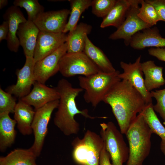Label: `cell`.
Masks as SVG:
<instances>
[{
    "label": "cell",
    "mask_w": 165,
    "mask_h": 165,
    "mask_svg": "<svg viewBox=\"0 0 165 165\" xmlns=\"http://www.w3.org/2000/svg\"><path fill=\"white\" fill-rule=\"evenodd\" d=\"M103 101L110 106L120 131L125 134L137 114L146 105L141 94L126 80H121L113 86Z\"/></svg>",
    "instance_id": "cell-1"
},
{
    "label": "cell",
    "mask_w": 165,
    "mask_h": 165,
    "mask_svg": "<svg viewBox=\"0 0 165 165\" xmlns=\"http://www.w3.org/2000/svg\"><path fill=\"white\" fill-rule=\"evenodd\" d=\"M60 95L57 110L53 119L54 125L65 135L77 134L79 131V124L75 119V116L80 114L91 119L105 118L103 116H94L89 115L87 109L79 110L77 107L75 99L83 90L80 88H74L68 80L60 79L55 87Z\"/></svg>",
    "instance_id": "cell-2"
},
{
    "label": "cell",
    "mask_w": 165,
    "mask_h": 165,
    "mask_svg": "<svg viewBox=\"0 0 165 165\" xmlns=\"http://www.w3.org/2000/svg\"><path fill=\"white\" fill-rule=\"evenodd\" d=\"M152 134L143 115L139 113L125 134L129 148L126 165H142L150 152Z\"/></svg>",
    "instance_id": "cell-3"
},
{
    "label": "cell",
    "mask_w": 165,
    "mask_h": 165,
    "mask_svg": "<svg viewBox=\"0 0 165 165\" xmlns=\"http://www.w3.org/2000/svg\"><path fill=\"white\" fill-rule=\"evenodd\" d=\"M120 73L116 70L111 73L100 72L89 76H79V85L85 90L83 97L86 102L96 108L113 86L121 80L119 77Z\"/></svg>",
    "instance_id": "cell-4"
},
{
    "label": "cell",
    "mask_w": 165,
    "mask_h": 165,
    "mask_svg": "<svg viewBox=\"0 0 165 165\" xmlns=\"http://www.w3.org/2000/svg\"><path fill=\"white\" fill-rule=\"evenodd\" d=\"M104 145L101 136L87 130L82 138L76 137L72 141L73 158L81 165H99Z\"/></svg>",
    "instance_id": "cell-5"
},
{
    "label": "cell",
    "mask_w": 165,
    "mask_h": 165,
    "mask_svg": "<svg viewBox=\"0 0 165 165\" xmlns=\"http://www.w3.org/2000/svg\"><path fill=\"white\" fill-rule=\"evenodd\" d=\"M100 125L101 136L110 155L112 165H123L128 159L129 148L123 134L112 121L103 123Z\"/></svg>",
    "instance_id": "cell-6"
},
{
    "label": "cell",
    "mask_w": 165,
    "mask_h": 165,
    "mask_svg": "<svg viewBox=\"0 0 165 165\" xmlns=\"http://www.w3.org/2000/svg\"><path fill=\"white\" fill-rule=\"evenodd\" d=\"M59 72L64 77L76 75L89 76L101 72L83 52L67 53L59 62Z\"/></svg>",
    "instance_id": "cell-7"
},
{
    "label": "cell",
    "mask_w": 165,
    "mask_h": 165,
    "mask_svg": "<svg viewBox=\"0 0 165 165\" xmlns=\"http://www.w3.org/2000/svg\"><path fill=\"white\" fill-rule=\"evenodd\" d=\"M59 99L50 102L35 111L31 124L34 136L32 145L30 148L37 157L41 153L46 137L48 132V125L52 114L57 108Z\"/></svg>",
    "instance_id": "cell-8"
},
{
    "label": "cell",
    "mask_w": 165,
    "mask_h": 165,
    "mask_svg": "<svg viewBox=\"0 0 165 165\" xmlns=\"http://www.w3.org/2000/svg\"><path fill=\"white\" fill-rule=\"evenodd\" d=\"M141 0H136L130 6L126 18L116 31L110 35L109 38L116 40L123 39L125 45H130L132 37L137 33L152 27L143 21L138 16Z\"/></svg>",
    "instance_id": "cell-9"
},
{
    "label": "cell",
    "mask_w": 165,
    "mask_h": 165,
    "mask_svg": "<svg viewBox=\"0 0 165 165\" xmlns=\"http://www.w3.org/2000/svg\"><path fill=\"white\" fill-rule=\"evenodd\" d=\"M67 51L65 42L51 54L35 62L34 68L35 81L45 84L50 78L59 72L60 61Z\"/></svg>",
    "instance_id": "cell-10"
},
{
    "label": "cell",
    "mask_w": 165,
    "mask_h": 165,
    "mask_svg": "<svg viewBox=\"0 0 165 165\" xmlns=\"http://www.w3.org/2000/svg\"><path fill=\"white\" fill-rule=\"evenodd\" d=\"M141 59L140 55L133 63L121 61L120 66L123 72L120 73L119 77L121 80L128 81L141 94L146 105H147L152 103V97L150 92L147 90L145 86L143 73L141 68Z\"/></svg>",
    "instance_id": "cell-11"
},
{
    "label": "cell",
    "mask_w": 165,
    "mask_h": 165,
    "mask_svg": "<svg viewBox=\"0 0 165 165\" xmlns=\"http://www.w3.org/2000/svg\"><path fill=\"white\" fill-rule=\"evenodd\" d=\"M35 62L33 57H26L24 64L20 69L16 70V83L9 86L6 92L21 99L31 91L32 86L35 82L34 68Z\"/></svg>",
    "instance_id": "cell-12"
},
{
    "label": "cell",
    "mask_w": 165,
    "mask_h": 165,
    "mask_svg": "<svg viewBox=\"0 0 165 165\" xmlns=\"http://www.w3.org/2000/svg\"><path fill=\"white\" fill-rule=\"evenodd\" d=\"M70 12L67 9L44 12L39 14L33 22L41 31L63 32Z\"/></svg>",
    "instance_id": "cell-13"
},
{
    "label": "cell",
    "mask_w": 165,
    "mask_h": 165,
    "mask_svg": "<svg viewBox=\"0 0 165 165\" xmlns=\"http://www.w3.org/2000/svg\"><path fill=\"white\" fill-rule=\"evenodd\" d=\"M67 34L40 31L35 47L33 58L35 62L51 54L67 40Z\"/></svg>",
    "instance_id": "cell-14"
},
{
    "label": "cell",
    "mask_w": 165,
    "mask_h": 165,
    "mask_svg": "<svg viewBox=\"0 0 165 165\" xmlns=\"http://www.w3.org/2000/svg\"><path fill=\"white\" fill-rule=\"evenodd\" d=\"M33 88L26 96L20 99L33 106L35 110L51 101L59 100V93L55 88L49 87L45 84L35 81Z\"/></svg>",
    "instance_id": "cell-15"
},
{
    "label": "cell",
    "mask_w": 165,
    "mask_h": 165,
    "mask_svg": "<svg viewBox=\"0 0 165 165\" xmlns=\"http://www.w3.org/2000/svg\"><path fill=\"white\" fill-rule=\"evenodd\" d=\"M4 20L8 21L9 32L6 41L9 49L15 53L17 52L20 46L17 32L20 24L25 22L27 20L18 7L12 6L6 10L3 15Z\"/></svg>",
    "instance_id": "cell-16"
},
{
    "label": "cell",
    "mask_w": 165,
    "mask_h": 165,
    "mask_svg": "<svg viewBox=\"0 0 165 165\" xmlns=\"http://www.w3.org/2000/svg\"><path fill=\"white\" fill-rule=\"evenodd\" d=\"M133 48L141 50L146 47H165V38L162 37L157 27L145 29L138 32L132 38L130 44Z\"/></svg>",
    "instance_id": "cell-17"
},
{
    "label": "cell",
    "mask_w": 165,
    "mask_h": 165,
    "mask_svg": "<svg viewBox=\"0 0 165 165\" xmlns=\"http://www.w3.org/2000/svg\"><path fill=\"white\" fill-rule=\"evenodd\" d=\"M39 29L32 21L27 20L20 24L17 32L20 45L25 57H33Z\"/></svg>",
    "instance_id": "cell-18"
},
{
    "label": "cell",
    "mask_w": 165,
    "mask_h": 165,
    "mask_svg": "<svg viewBox=\"0 0 165 165\" xmlns=\"http://www.w3.org/2000/svg\"><path fill=\"white\" fill-rule=\"evenodd\" d=\"M35 113L31 106L19 99L14 109V118L18 130L23 135H30L33 133L31 124Z\"/></svg>",
    "instance_id": "cell-19"
},
{
    "label": "cell",
    "mask_w": 165,
    "mask_h": 165,
    "mask_svg": "<svg viewBox=\"0 0 165 165\" xmlns=\"http://www.w3.org/2000/svg\"><path fill=\"white\" fill-rule=\"evenodd\" d=\"M92 26L86 23L81 22L75 29L67 34L66 42L67 53H69L83 51L86 37L91 32Z\"/></svg>",
    "instance_id": "cell-20"
},
{
    "label": "cell",
    "mask_w": 165,
    "mask_h": 165,
    "mask_svg": "<svg viewBox=\"0 0 165 165\" xmlns=\"http://www.w3.org/2000/svg\"><path fill=\"white\" fill-rule=\"evenodd\" d=\"M136 0H117L112 8L103 19L100 27L112 26L118 28L124 21L128 11Z\"/></svg>",
    "instance_id": "cell-21"
},
{
    "label": "cell",
    "mask_w": 165,
    "mask_h": 165,
    "mask_svg": "<svg viewBox=\"0 0 165 165\" xmlns=\"http://www.w3.org/2000/svg\"><path fill=\"white\" fill-rule=\"evenodd\" d=\"M101 72L111 73L116 71L104 52L94 45L88 38L86 37L83 51Z\"/></svg>",
    "instance_id": "cell-22"
},
{
    "label": "cell",
    "mask_w": 165,
    "mask_h": 165,
    "mask_svg": "<svg viewBox=\"0 0 165 165\" xmlns=\"http://www.w3.org/2000/svg\"><path fill=\"white\" fill-rule=\"evenodd\" d=\"M9 112L0 113V151L4 152L14 144L16 132V122L10 118Z\"/></svg>",
    "instance_id": "cell-23"
},
{
    "label": "cell",
    "mask_w": 165,
    "mask_h": 165,
    "mask_svg": "<svg viewBox=\"0 0 165 165\" xmlns=\"http://www.w3.org/2000/svg\"><path fill=\"white\" fill-rule=\"evenodd\" d=\"M141 65L145 76V86L148 91L151 92L165 84V79L163 75V67L157 66L151 60L141 63Z\"/></svg>",
    "instance_id": "cell-24"
},
{
    "label": "cell",
    "mask_w": 165,
    "mask_h": 165,
    "mask_svg": "<svg viewBox=\"0 0 165 165\" xmlns=\"http://www.w3.org/2000/svg\"><path fill=\"white\" fill-rule=\"evenodd\" d=\"M37 156L30 149L16 148L0 157V165H37Z\"/></svg>",
    "instance_id": "cell-25"
},
{
    "label": "cell",
    "mask_w": 165,
    "mask_h": 165,
    "mask_svg": "<svg viewBox=\"0 0 165 165\" xmlns=\"http://www.w3.org/2000/svg\"><path fill=\"white\" fill-rule=\"evenodd\" d=\"M150 128L152 133L159 136L161 139L160 149L165 156V127L158 119L151 103L146 105L140 112Z\"/></svg>",
    "instance_id": "cell-26"
},
{
    "label": "cell",
    "mask_w": 165,
    "mask_h": 165,
    "mask_svg": "<svg viewBox=\"0 0 165 165\" xmlns=\"http://www.w3.org/2000/svg\"><path fill=\"white\" fill-rule=\"evenodd\" d=\"M71 8L70 16L63 32L74 30L78 25L80 17L85 10L91 6L92 0H69Z\"/></svg>",
    "instance_id": "cell-27"
},
{
    "label": "cell",
    "mask_w": 165,
    "mask_h": 165,
    "mask_svg": "<svg viewBox=\"0 0 165 165\" xmlns=\"http://www.w3.org/2000/svg\"><path fill=\"white\" fill-rule=\"evenodd\" d=\"M138 13V16L144 22L152 26L156 25L159 21H161L154 7L145 0H141Z\"/></svg>",
    "instance_id": "cell-28"
},
{
    "label": "cell",
    "mask_w": 165,
    "mask_h": 165,
    "mask_svg": "<svg viewBox=\"0 0 165 165\" xmlns=\"http://www.w3.org/2000/svg\"><path fill=\"white\" fill-rule=\"evenodd\" d=\"M13 5L24 8L28 14V20L33 21L37 16L44 12V8L37 0H15Z\"/></svg>",
    "instance_id": "cell-29"
},
{
    "label": "cell",
    "mask_w": 165,
    "mask_h": 165,
    "mask_svg": "<svg viewBox=\"0 0 165 165\" xmlns=\"http://www.w3.org/2000/svg\"><path fill=\"white\" fill-rule=\"evenodd\" d=\"M117 0H93L91 6L93 14L104 18L115 5Z\"/></svg>",
    "instance_id": "cell-30"
},
{
    "label": "cell",
    "mask_w": 165,
    "mask_h": 165,
    "mask_svg": "<svg viewBox=\"0 0 165 165\" xmlns=\"http://www.w3.org/2000/svg\"><path fill=\"white\" fill-rule=\"evenodd\" d=\"M12 95L0 88V113H14L17 103Z\"/></svg>",
    "instance_id": "cell-31"
},
{
    "label": "cell",
    "mask_w": 165,
    "mask_h": 165,
    "mask_svg": "<svg viewBox=\"0 0 165 165\" xmlns=\"http://www.w3.org/2000/svg\"><path fill=\"white\" fill-rule=\"evenodd\" d=\"M152 97L156 101V104L153 105L155 111L159 113L163 120V123L165 125V88L150 92Z\"/></svg>",
    "instance_id": "cell-32"
},
{
    "label": "cell",
    "mask_w": 165,
    "mask_h": 165,
    "mask_svg": "<svg viewBox=\"0 0 165 165\" xmlns=\"http://www.w3.org/2000/svg\"><path fill=\"white\" fill-rule=\"evenodd\" d=\"M155 8L161 20L165 22V0H145Z\"/></svg>",
    "instance_id": "cell-33"
},
{
    "label": "cell",
    "mask_w": 165,
    "mask_h": 165,
    "mask_svg": "<svg viewBox=\"0 0 165 165\" xmlns=\"http://www.w3.org/2000/svg\"><path fill=\"white\" fill-rule=\"evenodd\" d=\"M148 54L159 60L165 62V49L163 48H151L148 50Z\"/></svg>",
    "instance_id": "cell-34"
},
{
    "label": "cell",
    "mask_w": 165,
    "mask_h": 165,
    "mask_svg": "<svg viewBox=\"0 0 165 165\" xmlns=\"http://www.w3.org/2000/svg\"><path fill=\"white\" fill-rule=\"evenodd\" d=\"M110 159V155L107 151L104 144L100 155L99 165H112Z\"/></svg>",
    "instance_id": "cell-35"
},
{
    "label": "cell",
    "mask_w": 165,
    "mask_h": 165,
    "mask_svg": "<svg viewBox=\"0 0 165 165\" xmlns=\"http://www.w3.org/2000/svg\"><path fill=\"white\" fill-rule=\"evenodd\" d=\"M9 32V25L8 21L4 20L0 25V42L7 39Z\"/></svg>",
    "instance_id": "cell-36"
},
{
    "label": "cell",
    "mask_w": 165,
    "mask_h": 165,
    "mask_svg": "<svg viewBox=\"0 0 165 165\" xmlns=\"http://www.w3.org/2000/svg\"><path fill=\"white\" fill-rule=\"evenodd\" d=\"M8 1L7 0H0V9L8 5Z\"/></svg>",
    "instance_id": "cell-37"
}]
</instances>
